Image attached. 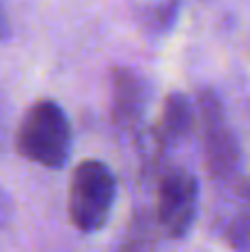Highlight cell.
<instances>
[{
	"mask_svg": "<svg viewBox=\"0 0 250 252\" xmlns=\"http://www.w3.org/2000/svg\"><path fill=\"white\" fill-rule=\"evenodd\" d=\"M15 147L39 167L62 169L71 155V125L64 108L52 98L35 100L17 125Z\"/></svg>",
	"mask_w": 250,
	"mask_h": 252,
	"instance_id": "obj_1",
	"label": "cell"
},
{
	"mask_svg": "<svg viewBox=\"0 0 250 252\" xmlns=\"http://www.w3.org/2000/svg\"><path fill=\"white\" fill-rule=\"evenodd\" d=\"M118 196V179L108 164L83 159L71 174L69 184V218L76 230L98 233L113 211Z\"/></svg>",
	"mask_w": 250,
	"mask_h": 252,
	"instance_id": "obj_2",
	"label": "cell"
},
{
	"mask_svg": "<svg viewBox=\"0 0 250 252\" xmlns=\"http://www.w3.org/2000/svg\"><path fill=\"white\" fill-rule=\"evenodd\" d=\"M196 108H199V123H201V145H204L206 169L211 179L228 181L238 174V167H241V145L226 120L218 95L211 88L199 91Z\"/></svg>",
	"mask_w": 250,
	"mask_h": 252,
	"instance_id": "obj_3",
	"label": "cell"
},
{
	"mask_svg": "<svg viewBox=\"0 0 250 252\" xmlns=\"http://www.w3.org/2000/svg\"><path fill=\"white\" fill-rule=\"evenodd\" d=\"M199 216V181L184 167L167 169L157 184V223L169 238L189 235Z\"/></svg>",
	"mask_w": 250,
	"mask_h": 252,
	"instance_id": "obj_4",
	"label": "cell"
},
{
	"mask_svg": "<svg viewBox=\"0 0 250 252\" xmlns=\"http://www.w3.org/2000/svg\"><path fill=\"white\" fill-rule=\"evenodd\" d=\"M147 105V84L130 69L113 71V120L118 125H133L140 120Z\"/></svg>",
	"mask_w": 250,
	"mask_h": 252,
	"instance_id": "obj_5",
	"label": "cell"
},
{
	"mask_svg": "<svg viewBox=\"0 0 250 252\" xmlns=\"http://www.w3.org/2000/svg\"><path fill=\"white\" fill-rule=\"evenodd\" d=\"M191 125H194L191 100L184 93H169L165 98L162 115H160V123H157V130H155L157 142L162 147L172 145V142H179L181 137H186L191 132Z\"/></svg>",
	"mask_w": 250,
	"mask_h": 252,
	"instance_id": "obj_6",
	"label": "cell"
}]
</instances>
